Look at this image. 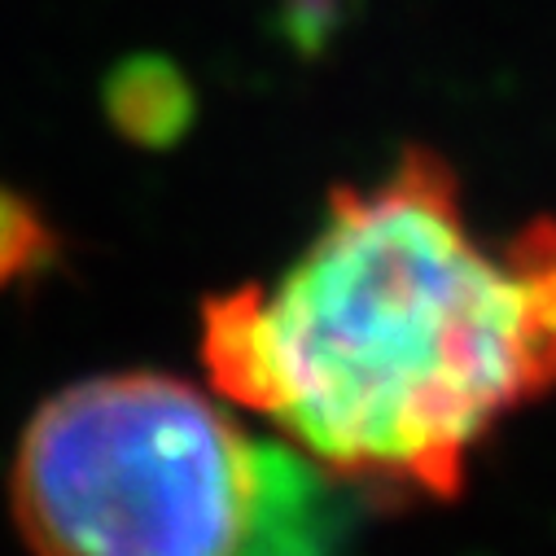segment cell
Segmentation results:
<instances>
[{"label": "cell", "instance_id": "1", "mask_svg": "<svg viewBox=\"0 0 556 556\" xmlns=\"http://www.w3.org/2000/svg\"><path fill=\"white\" fill-rule=\"evenodd\" d=\"M198 346L333 482L452 500L491 430L556 390V219L478 232L460 176L403 150L333 189L276 281L211 294Z\"/></svg>", "mask_w": 556, "mask_h": 556}, {"label": "cell", "instance_id": "2", "mask_svg": "<svg viewBox=\"0 0 556 556\" xmlns=\"http://www.w3.org/2000/svg\"><path fill=\"white\" fill-rule=\"evenodd\" d=\"M333 486L290 443L254 439L167 372L58 390L10 478L36 556H338Z\"/></svg>", "mask_w": 556, "mask_h": 556}, {"label": "cell", "instance_id": "3", "mask_svg": "<svg viewBox=\"0 0 556 556\" xmlns=\"http://www.w3.org/2000/svg\"><path fill=\"white\" fill-rule=\"evenodd\" d=\"M110 110L131 136H141V141H167V136L180 127V118L189 114V97L172 71L136 66V71H123L114 79Z\"/></svg>", "mask_w": 556, "mask_h": 556}, {"label": "cell", "instance_id": "4", "mask_svg": "<svg viewBox=\"0 0 556 556\" xmlns=\"http://www.w3.org/2000/svg\"><path fill=\"white\" fill-rule=\"evenodd\" d=\"M53 250L58 241L49 224L36 215V206L10 189H0V290L31 276L45 258H53Z\"/></svg>", "mask_w": 556, "mask_h": 556}]
</instances>
